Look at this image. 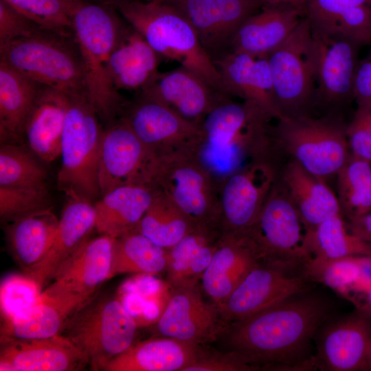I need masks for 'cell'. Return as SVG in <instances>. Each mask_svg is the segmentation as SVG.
I'll return each instance as SVG.
<instances>
[{"instance_id":"50","label":"cell","mask_w":371,"mask_h":371,"mask_svg":"<svg viewBox=\"0 0 371 371\" xmlns=\"http://www.w3.org/2000/svg\"><path fill=\"white\" fill-rule=\"evenodd\" d=\"M346 135L350 155L371 163V131L352 120Z\"/></svg>"},{"instance_id":"44","label":"cell","mask_w":371,"mask_h":371,"mask_svg":"<svg viewBox=\"0 0 371 371\" xmlns=\"http://www.w3.org/2000/svg\"><path fill=\"white\" fill-rule=\"evenodd\" d=\"M42 289L26 275L8 277L1 286L2 319L10 318L36 304Z\"/></svg>"},{"instance_id":"19","label":"cell","mask_w":371,"mask_h":371,"mask_svg":"<svg viewBox=\"0 0 371 371\" xmlns=\"http://www.w3.org/2000/svg\"><path fill=\"white\" fill-rule=\"evenodd\" d=\"M87 365L85 355L62 334L41 339L1 336V371H76Z\"/></svg>"},{"instance_id":"31","label":"cell","mask_w":371,"mask_h":371,"mask_svg":"<svg viewBox=\"0 0 371 371\" xmlns=\"http://www.w3.org/2000/svg\"><path fill=\"white\" fill-rule=\"evenodd\" d=\"M223 234L220 225H199L167 249V280L172 288L197 284Z\"/></svg>"},{"instance_id":"36","label":"cell","mask_w":371,"mask_h":371,"mask_svg":"<svg viewBox=\"0 0 371 371\" xmlns=\"http://www.w3.org/2000/svg\"><path fill=\"white\" fill-rule=\"evenodd\" d=\"M302 276L321 283L356 304L371 280V256H351L334 259L310 258L304 265Z\"/></svg>"},{"instance_id":"33","label":"cell","mask_w":371,"mask_h":371,"mask_svg":"<svg viewBox=\"0 0 371 371\" xmlns=\"http://www.w3.org/2000/svg\"><path fill=\"white\" fill-rule=\"evenodd\" d=\"M159 58L145 38L127 25L110 59L109 72L113 86L118 91H141L159 73Z\"/></svg>"},{"instance_id":"28","label":"cell","mask_w":371,"mask_h":371,"mask_svg":"<svg viewBox=\"0 0 371 371\" xmlns=\"http://www.w3.org/2000/svg\"><path fill=\"white\" fill-rule=\"evenodd\" d=\"M68 102L69 95L43 86L27 120L23 141L43 161L51 162L60 155Z\"/></svg>"},{"instance_id":"51","label":"cell","mask_w":371,"mask_h":371,"mask_svg":"<svg viewBox=\"0 0 371 371\" xmlns=\"http://www.w3.org/2000/svg\"><path fill=\"white\" fill-rule=\"evenodd\" d=\"M347 226L352 234L371 244V212L348 221Z\"/></svg>"},{"instance_id":"4","label":"cell","mask_w":371,"mask_h":371,"mask_svg":"<svg viewBox=\"0 0 371 371\" xmlns=\"http://www.w3.org/2000/svg\"><path fill=\"white\" fill-rule=\"evenodd\" d=\"M115 6L160 58L178 62L224 93L213 60L192 25L175 7L168 3L138 0H127Z\"/></svg>"},{"instance_id":"38","label":"cell","mask_w":371,"mask_h":371,"mask_svg":"<svg viewBox=\"0 0 371 371\" xmlns=\"http://www.w3.org/2000/svg\"><path fill=\"white\" fill-rule=\"evenodd\" d=\"M166 267L167 249L136 229L115 238L111 278L126 273L157 275Z\"/></svg>"},{"instance_id":"10","label":"cell","mask_w":371,"mask_h":371,"mask_svg":"<svg viewBox=\"0 0 371 371\" xmlns=\"http://www.w3.org/2000/svg\"><path fill=\"white\" fill-rule=\"evenodd\" d=\"M346 127L335 117L304 115L279 119L273 134L293 159L324 180L337 175L350 155Z\"/></svg>"},{"instance_id":"52","label":"cell","mask_w":371,"mask_h":371,"mask_svg":"<svg viewBox=\"0 0 371 371\" xmlns=\"http://www.w3.org/2000/svg\"><path fill=\"white\" fill-rule=\"evenodd\" d=\"M264 5L290 7L303 10L306 8L308 0H260Z\"/></svg>"},{"instance_id":"2","label":"cell","mask_w":371,"mask_h":371,"mask_svg":"<svg viewBox=\"0 0 371 371\" xmlns=\"http://www.w3.org/2000/svg\"><path fill=\"white\" fill-rule=\"evenodd\" d=\"M271 116L258 104L228 96L205 115L191 155L220 188L232 175L265 159L273 129Z\"/></svg>"},{"instance_id":"3","label":"cell","mask_w":371,"mask_h":371,"mask_svg":"<svg viewBox=\"0 0 371 371\" xmlns=\"http://www.w3.org/2000/svg\"><path fill=\"white\" fill-rule=\"evenodd\" d=\"M71 19L88 98L100 119L109 124L124 108L122 98L111 81L109 63L127 25L108 5L84 0H74Z\"/></svg>"},{"instance_id":"13","label":"cell","mask_w":371,"mask_h":371,"mask_svg":"<svg viewBox=\"0 0 371 371\" xmlns=\"http://www.w3.org/2000/svg\"><path fill=\"white\" fill-rule=\"evenodd\" d=\"M123 112L122 117L157 158L191 155L201 137L199 125L140 93Z\"/></svg>"},{"instance_id":"29","label":"cell","mask_w":371,"mask_h":371,"mask_svg":"<svg viewBox=\"0 0 371 371\" xmlns=\"http://www.w3.org/2000/svg\"><path fill=\"white\" fill-rule=\"evenodd\" d=\"M198 347L168 337L152 338L134 343L102 370L183 371L199 357Z\"/></svg>"},{"instance_id":"17","label":"cell","mask_w":371,"mask_h":371,"mask_svg":"<svg viewBox=\"0 0 371 371\" xmlns=\"http://www.w3.org/2000/svg\"><path fill=\"white\" fill-rule=\"evenodd\" d=\"M223 322L217 307L204 300L195 284L173 288L155 329L161 336L199 346L216 339Z\"/></svg>"},{"instance_id":"15","label":"cell","mask_w":371,"mask_h":371,"mask_svg":"<svg viewBox=\"0 0 371 371\" xmlns=\"http://www.w3.org/2000/svg\"><path fill=\"white\" fill-rule=\"evenodd\" d=\"M307 280L259 262L217 307L227 324L252 316L288 297L308 290Z\"/></svg>"},{"instance_id":"27","label":"cell","mask_w":371,"mask_h":371,"mask_svg":"<svg viewBox=\"0 0 371 371\" xmlns=\"http://www.w3.org/2000/svg\"><path fill=\"white\" fill-rule=\"evenodd\" d=\"M89 298L41 294L38 302L32 306L2 319L1 336L41 339L60 335L72 315Z\"/></svg>"},{"instance_id":"46","label":"cell","mask_w":371,"mask_h":371,"mask_svg":"<svg viewBox=\"0 0 371 371\" xmlns=\"http://www.w3.org/2000/svg\"><path fill=\"white\" fill-rule=\"evenodd\" d=\"M365 4H371V0H308L306 16L312 30L322 31L349 8Z\"/></svg>"},{"instance_id":"9","label":"cell","mask_w":371,"mask_h":371,"mask_svg":"<svg viewBox=\"0 0 371 371\" xmlns=\"http://www.w3.org/2000/svg\"><path fill=\"white\" fill-rule=\"evenodd\" d=\"M302 223L282 182L276 181L254 223L243 234L260 262L302 274L311 258L303 245Z\"/></svg>"},{"instance_id":"53","label":"cell","mask_w":371,"mask_h":371,"mask_svg":"<svg viewBox=\"0 0 371 371\" xmlns=\"http://www.w3.org/2000/svg\"><path fill=\"white\" fill-rule=\"evenodd\" d=\"M355 306L357 310L371 317V280L366 293Z\"/></svg>"},{"instance_id":"47","label":"cell","mask_w":371,"mask_h":371,"mask_svg":"<svg viewBox=\"0 0 371 371\" xmlns=\"http://www.w3.org/2000/svg\"><path fill=\"white\" fill-rule=\"evenodd\" d=\"M42 30L4 0H0V45Z\"/></svg>"},{"instance_id":"7","label":"cell","mask_w":371,"mask_h":371,"mask_svg":"<svg viewBox=\"0 0 371 371\" xmlns=\"http://www.w3.org/2000/svg\"><path fill=\"white\" fill-rule=\"evenodd\" d=\"M266 58L279 119L307 115L316 102L317 66V45L308 18L305 15L286 41Z\"/></svg>"},{"instance_id":"55","label":"cell","mask_w":371,"mask_h":371,"mask_svg":"<svg viewBox=\"0 0 371 371\" xmlns=\"http://www.w3.org/2000/svg\"><path fill=\"white\" fill-rule=\"evenodd\" d=\"M100 1L103 2L102 4H106V5L112 4V5H115L120 2L125 1L127 0H100Z\"/></svg>"},{"instance_id":"37","label":"cell","mask_w":371,"mask_h":371,"mask_svg":"<svg viewBox=\"0 0 371 371\" xmlns=\"http://www.w3.org/2000/svg\"><path fill=\"white\" fill-rule=\"evenodd\" d=\"M303 245L311 258L371 256V244L348 229L341 214L326 219L313 229L305 230Z\"/></svg>"},{"instance_id":"56","label":"cell","mask_w":371,"mask_h":371,"mask_svg":"<svg viewBox=\"0 0 371 371\" xmlns=\"http://www.w3.org/2000/svg\"><path fill=\"white\" fill-rule=\"evenodd\" d=\"M368 365H369V370H371V339H370V342L369 353H368Z\"/></svg>"},{"instance_id":"12","label":"cell","mask_w":371,"mask_h":371,"mask_svg":"<svg viewBox=\"0 0 371 371\" xmlns=\"http://www.w3.org/2000/svg\"><path fill=\"white\" fill-rule=\"evenodd\" d=\"M157 158L121 117L103 131L98 162L101 196L129 184L153 185Z\"/></svg>"},{"instance_id":"30","label":"cell","mask_w":371,"mask_h":371,"mask_svg":"<svg viewBox=\"0 0 371 371\" xmlns=\"http://www.w3.org/2000/svg\"><path fill=\"white\" fill-rule=\"evenodd\" d=\"M157 190L152 185L129 184L109 191L94 205L96 231L116 238L136 229Z\"/></svg>"},{"instance_id":"35","label":"cell","mask_w":371,"mask_h":371,"mask_svg":"<svg viewBox=\"0 0 371 371\" xmlns=\"http://www.w3.org/2000/svg\"><path fill=\"white\" fill-rule=\"evenodd\" d=\"M8 223L5 228L8 247L25 273L38 265L47 254L59 218L48 207Z\"/></svg>"},{"instance_id":"45","label":"cell","mask_w":371,"mask_h":371,"mask_svg":"<svg viewBox=\"0 0 371 371\" xmlns=\"http://www.w3.org/2000/svg\"><path fill=\"white\" fill-rule=\"evenodd\" d=\"M315 32L347 38L360 47L369 44L371 43V4L349 8L323 30Z\"/></svg>"},{"instance_id":"34","label":"cell","mask_w":371,"mask_h":371,"mask_svg":"<svg viewBox=\"0 0 371 371\" xmlns=\"http://www.w3.org/2000/svg\"><path fill=\"white\" fill-rule=\"evenodd\" d=\"M43 86L0 61V139L22 144L25 123Z\"/></svg>"},{"instance_id":"57","label":"cell","mask_w":371,"mask_h":371,"mask_svg":"<svg viewBox=\"0 0 371 371\" xmlns=\"http://www.w3.org/2000/svg\"><path fill=\"white\" fill-rule=\"evenodd\" d=\"M144 1H159V2H164V3H169V2L176 1V0H144Z\"/></svg>"},{"instance_id":"39","label":"cell","mask_w":371,"mask_h":371,"mask_svg":"<svg viewBox=\"0 0 371 371\" xmlns=\"http://www.w3.org/2000/svg\"><path fill=\"white\" fill-rule=\"evenodd\" d=\"M195 225L161 191L157 190L136 230L168 249L179 243Z\"/></svg>"},{"instance_id":"20","label":"cell","mask_w":371,"mask_h":371,"mask_svg":"<svg viewBox=\"0 0 371 371\" xmlns=\"http://www.w3.org/2000/svg\"><path fill=\"white\" fill-rule=\"evenodd\" d=\"M115 238L100 234L88 239L58 269L45 288V296L92 297L111 278Z\"/></svg>"},{"instance_id":"40","label":"cell","mask_w":371,"mask_h":371,"mask_svg":"<svg viewBox=\"0 0 371 371\" xmlns=\"http://www.w3.org/2000/svg\"><path fill=\"white\" fill-rule=\"evenodd\" d=\"M336 175L343 216L351 221L371 212V163L350 155Z\"/></svg>"},{"instance_id":"23","label":"cell","mask_w":371,"mask_h":371,"mask_svg":"<svg viewBox=\"0 0 371 371\" xmlns=\"http://www.w3.org/2000/svg\"><path fill=\"white\" fill-rule=\"evenodd\" d=\"M52 245L44 258L24 274L42 291L60 267L88 240L95 229V211L91 201L67 194Z\"/></svg>"},{"instance_id":"41","label":"cell","mask_w":371,"mask_h":371,"mask_svg":"<svg viewBox=\"0 0 371 371\" xmlns=\"http://www.w3.org/2000/svg\"><path fill=\"white\" fill-rule=\"evenodd\" d=\"M40 159L22 144H1L0 186H45L47 172Z\"/></svg>"},{"instance_id":"58","label":"cell","mask_w":371,"mask_h":371,"mask_svg":"<svg viewBox=\"0 0 371 371\" xmlns=\"http://www.w3.org/2000/svg\"><path fill=\"white\" fill-rule=\"evenodd\" d=\"M370 111H371V109H370Z\"/></svg>"},{"instance_id":"32","label":"cell","mask_w":371,"mask_h":371,"mask_svg":"<svg viewBox=\"0 0 371 371\" xmlns=\"http://www.w3.org/2000/svg\"><path fill=\"white\" fill-rule=\"evenodd\" d=\"M281 182L300 215L305 230L341 214L337 196L324 180L305 170L292 159L284 168Z\"/></svg>"},{"instance_id":"14","label":"cell","mask_w":371,"mask_h":371,"mask_svg":"<svg viewBox=\"0 0 371 371\" xmlns=\"http://www.w3.org/2000/svg\"><path fill=\"white\" fill-rule=\"evenodd\" d=\"M168 3L192 25L213 62L229 52L238 27L264 5L260 0H176Z\"/></svg>"},{"instance_id":"1","label":"cell","mask_w":371,"mask_h":371,"mask_svg":"<svg viewBox=\"0 0 371 371\" xmlns=\"http://www.w3.org/2000/svg\"><path fill=\"white\" fill-rule=\"evenodd\" d=\"M328 302L305 291L242 320L227 324L220 336L227 352L256 370H311L313 337L329 316Z\"/></svg>"},{"instance_id":"24","label":"cell","mask_w":371,"mask_h":371,"mask_svg":"<svg viewBox=\"0 0 371 371\" xmlns=\"http://www.w3.org/2000/svg\"><path fill=\"white\" fill-rule=\"evenodd\" d=\"M305 15L298 8L263 5L238 27L229 52L266 58L286 41Z\"/></svg>"},{"instance_id":"6","label":"cell","mask_w":371,"mask_h":371,"mask_svg":"<svg viewBox=\"0 0 371 371\" xmlns=\"http://www.w3.org/2000/svg\"><path fill=\"white\" fill-rule=\"evenodd\" d=\"M99 116L85 94L69 95L61 138L60 190L92 201L101 196L98 162L103 131Z\"/></svg>"},{"instance_id":"43","label":"cell","mask_w":371,"mask_h":371,"mask_svg":"<svg viewBox=\"0 0 371 371\" xmlns=\"http://www.w3.org/2000/svg\"><path fill=\"white\" fill-rule=\"evenodd\" d=\"M49 207L47 187L0 186V216L10 222Z\"/></svg>"},{"instance_id":"18","label":"cell","mask_w":371,"mask_h":371,"mask_svg":"<svg viewBox=\"0 0 371 371\" xmlns=\"http://www.w3.org/2000/svg\"><path fill=\"white\" fill-rule=\"evenodd\" d=\"M371 317L356 310L321 331L315 356L317 368L329 371L369 370Z\"/></svg>"},{"instance_id":"26","label":"cell","mask_w":371,"mask_h":371,"mask_svg":"<svg viewBox=\"0 0 371 371\" xmlns=\"http://www.w3.org/2000/svg\"><path fill=\"white\" fill-rule=\"evenodd\" d=\"M259 260L243 234L223 233L201 278L203 291L218 307Z\"/></svg>"},{"instance_id":"48","label":"cell","mask_w":371,"mask_h":371,"mask_svg":"<svg viewBox=\"0 0 371 371\" xmlns=\"http://www.w3.org/2000/svg\"><path fill=\"white\" fill-rule=\"evenodd\" d=\"M256 369L227 352L222 355L203 356L185 368L183 371H247Z\"/></svg>"},{"instance_id":"22","label":"cell","mask_w":371,"mask_h":371,"mask_svg":"<svg viewBox=\"0 0 371 371\" xmlns=\"http://www.w3.org/2000/svg\"><path fill=\"white\" fill-rule=\"evenodd\" d=\"M139 92L199 126L212 107L229 96L182 66L172 71L159 72Z\"/></svg>"},{"instance_id":"8","label":"cell","mask_w":371,"mask_h":371,"mask_svg":"<svg viewBox=\"0 0 371 371\" xmlns=\"http://www.w3.org/2000/svg\"><path fill=\"white\" fill-rule=\"evenodd\" d=\"M136 332V321L124 304L108 296L89 298L63 331L93 370H102L108 362L128 349Z\"/></svg>"},{"instance_id":"11","label":"cell","mask_w":371,"mask_h":371,"mask_svg":"<svg viewBox=\"0 0 371 371\" xmlns=\"http://www.w3.org/2000/svg\"><path fill=\"white\" fill-rule=\"evenodd\" d=\"M153 185L195 225L221 227L219 188L190 154L157 158Z\"/></svg>"},{"instance_id":"21","label":"cell","mask_w":371,"mask_h":371,"mask_svg":"<svg viewBox=\"0 0 371 371\" xmlns=\"http://www.w3.org/2000/svg\"><path fill=\"white\" fill-rule=\"evenodd\" d=\"M312 32L317 49L316 102L329 106L345 104L354 98L360 46L343 36Z\"/></svg>"},{"instance_id":"16","label":"cell","mask_w":371,"mask_h":371,"mask_svg":"<svg viewBox=\"0 0 371 371\" xmlns=\"http://www.w3.org/2000/svg\"><path fill=\"white\" fill-rule=\"evenodd\" d=\"M276 181L275 170L266 160L226 179L220 188L223 233L243 234L257 219Z\"/></svg>"},{"instance_id":"25","label":"cell","mask_w":371,"mask_h":371,"mask_svg":"<svg viewBox=\"0 0 371 371\" xmlns=\"http://www.w3.org/2000/svg\"><path fill=\"white\" fill-rule=\"evenodd\" d=\"M214 63L226 95L255 102L274 118L279 119L267 58H255L244 53L229 52Z\"/></svg>"},{"instance_id":"5","label":"cell","mask_w":371,"mask_h":371,"mask_svg":"<svg viewBox=\"0 0 371 371\" xmlns=\"http://www.w3.org/2000/svg\"><path fill=\"white\" fill-rule=\"evenodd\" d=\"M0 61L42 86L67 95H87L83 66L73 38L42 30L1 44Z\"/></svg>"},{"instance_id":"49","label":"cell","mask_w":371,"mask_h":371,"mask_svg":"<svg viewBox=\"0 0 371 371\" xmlns=\"http://www.w3.org/2000/svg\"><path fill=\"white\" fill-rule=\"evenodd\" d=\"M353 98L357 109H371V54L359 62L355 76Z\"/></svg>"},{"instance_id":"54","label":"cell","mask_w":371,"mask_h":371,"mask_svg":"<svg viewBox=\"0 0 371 371\" xmlns=\"http://www.w3.org/2000/svg\"><path fill=\"white\" fill-rule=\"evenodd\" d=\"M352 120L371 131V111L357 109Z\"/></svg>"},{"instance_id":"42","label":"cell","mask_w":371,"mask_h":371,"mask_svg":"<svg viewBox=\"0 0 371 371\" xmlns=\"http://www.w3.org/2000/svg\"><path fill=\"white\" fill-rule=\"evenodd\" d=\"M40 28L73 38L71 9L74 0H4Z\"/></svg>"}]
</instances>
